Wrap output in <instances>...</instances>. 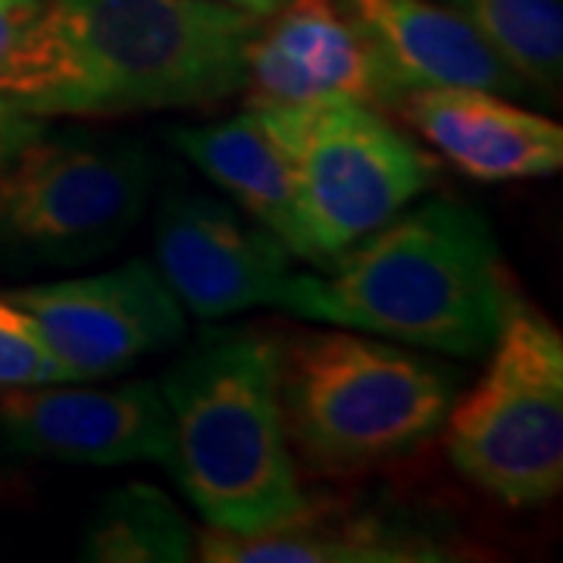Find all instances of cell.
<instances>
[{"label": "cell", "instance_id": "cell-21", "mask_svg": "<svg viewBox=\"0 0 563 563\" xmlns=\"http://www.w3.org/2000/svg\"><path fill=\"white\" fill-rule=\"evenodd\" d=\"M213 3H225V7H235V10L254 13V16H269V13L279 10L285 0H213Z\"/></svg>", "mask_w": 563, "mask_h": 563}, {"label": "cell", "instance_id": "cell-8", "mask_svg": "<svg viewBox=\"0 0 563 563\" xmlns=\"http://www.w3.org/2000/svg\"><path fill=\"white\" fill-rule=\"evenodd\" d=\"M3 301L32 317L69 383L120 376L185 335V310L147 261H129L98 276L13 288Z\"/></svg>", "mask_w": 563, "mask_h": 563}, {"label": "cell", "instance_id": "cell-14", "mask_svg": "<svg viewBox=\"0 0 563 563\" xmlns=\"http://www.w3.org/2000/svg\"><path fill=\"white\" fill-rule=\"evenodd\" d=\"M207 563H432L448 561L444 548L422 526L388 514L310 507L303 501L288 520L261 532L203 529L195 539Z\"/></svg>", "mask_w": 563, "mask_h": 563}, {"label": "cell", "instance_id": "cell-4", "mask_svg": "<svg viewBox=\"0 0 563 563\" xmlns=\"http://www.w3.org/2000/svg\"><path fill=\"white\" fill-rule=\"evenodd\" d=\"M457 373L354 329L301 332L279 347L288 442L320 470L398 461L444 426Z\"/></svg>", "mask_w": 563, "mask_h": 563}, {"label": "cell", "instance_id": "cell-5", "mask_svg": "<svg viewBox=\"0 0 563 563\" xmlns=\"http://www.w3.org/2000/svg\"><path fill=\"white\" fill-rule=\"evenodd\" d=\"M257 117L288 163L313 266L342 257L439 179V163L369 103L266 107Z\"/></svg>", "mask_w": 563, "mask_h": 563}, {"label": "cell", "instance_id": "cell-2", "mask_svg": "<svg viewBox=\"0 0 563 563\" xmlns=\"http://www.w3.org/2000/svg\"><path fill=\"white\" fill-rule=\"evenodd\" d=\"M501 247L479 210L422 203L351 244L325 276H288L276 307L363 335L485 357L507 313Z\"/></svg>", "mask_w": 563, "mask_h": 563}, {"label": "cell", "instance_id": "cell-20", "mask_svg": "<svg viewBox=\"0 0 563 563\" xmlns=\"http://www.w3.org/2000/svg\"><path fill=\"white\" fill-rule=\"evenodd\" d=\"M44 0H0V66L13 54Z\"/></svg>", "mask_w": 563, "mask_h": 563}, {"label": "cell", "instance_id": "cell-19", "mask_svg": "<svg viewBox=\"0 0 563 563\" xmlns=\"http://www.w3.org/2000/svg\"><path fill=\"white\" fill-rule=\"evenodd\" d=\"M44 129L47 125L41 117H32L13 101L0 98V166L16 154L25 141H32Z\"/></svg>", "mask_w": 563, "mask_h": 563}, {"label": "cell", "instance_id": "cell-15", "mask_svg": "<svg viewBox=\"0 0 563 563\" xmlns=\"http://www.w3.org/2000/svg\"><path fill=\"white\" fill-rule=\"evenodd\" d=\"M169 141L251 220L273 232L291 257L313 263L288 163L257 110L213 125H181L169 132Z\"/></svg>", "mask_w": 563, "mask_h": 563}, {"label": "cell", "instance_id": "cell-1", "mask_svg": "<svg viewBox=\"0 0 563 563\" xmlns=\"http://www.w3.org/2000/svg\"><path fill=\"white\" fill-rule=\"evenodd\" d=\"M263 16L213 0H44L0 66L25 113L122 117L222 101Z\"/></svg>", "mask_w": 563, "mask_h": 563}, {"label": "cell", "instance_id": "cell-12", "mask_svg": "<svg viewBox=\"0 0 563 563\" xmlns=\"http://www.w3.org/2000/svg\"><path fill=\"white\" fill-rule=\"evenodd\" d=\"M404 120L444 161L476 181L544 179L561 173L563 129L485 88H420L404 95Z\"/></svg>", "mask_w": 563, "mask_h": 563}, {"label": "cell", "instance_id": "cell-9", "mask_svg": "<svg viewBox=\"0 0 563 563\" xmlns=\"http://www.w3.org/2000/svg\"><path fill=\"white\" fill-rule=\"evenodd\" d=\"M154 269L185 313L222 320L263 303L276 307L291 276V254L232 203L173 188L154 217Z\"/></svg>", "mask_w": 563, "mask_h": 563}, {"label": "cell", "instance_id": "cell-11", "mask_svg": "<svg viewBox=\"0 0 563 563\" xmlns=\"http://www.w3.org/2000/svg\"><path fill=\"white\" fill-rule=\"evenodd\" d=\"M242 88L254 110L398 103L376 51L339 0H285L263 16L244 47Z\"/></svg>", "mask_w": 563, "mask_h": 563}, {"label": "cell", "instance_id": "cell-3", "mask_svg": "<svg viewBox=\"0 0 563 563\" xmlns=\"http://www.w3.org/2000/svg\"><path fill=\"white\" fill-rule=\"evenodd\" d=\"M169 457L210 529L261 532L303 504L279 404V347L261 332L210 329L157 383Z\"/></svg>", "mask_w": 563, "mask_h": 563}, {"label": "cell", "instance_id": "cell-18", "mask_svg": "<svg viewBox=\"0 0 563 563\" xmlns=\"http://www.w3.org/2000/svg\"><path fill=\"white\" fill-rule=\"evenodd\" d=\"M69 383V373L41 339L38 325L20 307L0 298V385L38 388Z\"/></svg>", "mask_w": 563, "mask_h": 563}, {"label": "cell", "instance_id": "cell-13", "mask_svg": "<svg viewBox=\"0 0 563 563\" xmlns=\"http://www.w3.org/2000/svg\"><path fill=\"white\" fill-rule=\"evenodd\" d=\"M376 51L395 101L420 88L526 95L520 76L457 10L435 0H339ZM395 103V107H398Z\"/></svg>", "mask_w": 563, "mask_h": 563}, {"label": "cell", "instance_id": "cell-7", "mask_svg": "<svg viewBox=\"0 0 563 563\" xmlns=\"http://www.w3.org/2000/svg\"><path fill=\"white\" fill-rule=\"evenodd\" d=\"M144 147L85 132H38L0 166V251L41 266L98 261L151 201Z\"/></svg>", "mask_w": 563, "mask_h": 563}, {"label": "cell", "instance_id": "cell-17", "mask_svg": "<svg viewBox=\"0 0 563 563\" xmlns=\"http://www.w3.org/2000/svg\"><path fill=\"white\" fill-rule=\"evenodd\" d=\"M483 35L526 88L551 91L563 76V0H444Z\"/></svg>", "mask_w": 563, "mask_h": 563}, {"label": "cell", "instance_id": "cell-10", "mask_svg": "<svg viewBox=\"0 0 563 563\" xmlns=\"http://www.w3.org/2000/svg\"><path fill=\"white\" fill-rule=\"evenodd\" d=\"M0 444L22 457L88 466L169 457V417L157 383L79 388L73 383L7 388Z\"/></svg>", "mask_w": 563, "mask_h": 563}, {"label": "cell", "instance_id": "cell-16", "mask_svg": "<svg viewBox=\"0 0 563 563\" xmlns=\"http://www.w3.org/2000/svg\"><path fill=\"white\" fill-rule=\"evenodd\" d=\"M191 551L195 532L176 501L144 483L110 492L81 539V558L95 563H181Z\"/></svg>", "mask_w": 563, "mask_h": 563}, {"label": "cell", "instance_id": "cell-6", "mask_svg": "<svg viewBox=\"0 0 563 563\" xmlns=\"http://www.w3.org/2000/svg\"><path fill=\"white\" fill-rule=\"evenodd\" d=\"M448 457L463 479L510 507L563 488V335L526 303H507L483 383L448 410Z\"/></svg>", "mask_w": 563, "mask_h": 563}]
</instances>
